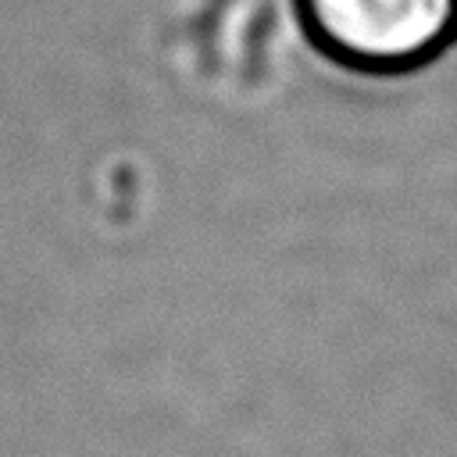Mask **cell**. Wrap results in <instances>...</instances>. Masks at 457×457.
<instances>
[{"label": "cell", "instance_id": "6da1fadb", "mask_svg": "<svg viewBox=\"0 0 457 457\" xmlns=\"http://www.w3.org/2000/svg\"><path fill=\"white\" fill-rule=\"evenodd\" d=\"M311 43L336 64L403 75L453 39L457 0H296Z\"/></svg>", "mask_w": 457, "mask_h": 457}]
</instances>
